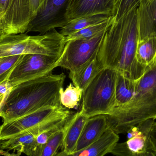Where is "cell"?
<instances>
[{
	"label": "cell",
	"instance_id": "9a60e30c",
	"mask_svg": "<svg viewBox=\"0 0 156 156\" xmlns=\"http://www.w3.org/2000/svg\"><path fill=\"white\" fill-rule=\"evenodd\" d=\"M107 129L108 124L105 115H99L88 118L75 151L83 149L95 143Z\"/></svg>",
	"mask_w": 156,
	"mask_h": 156
},
{
	"label": "cell",
	"instance_id": "f1b7e54d",
	"mask_svg": "<svg viewBox=\"0 0 156 156\" xmlns=\"http://www.w3.org/2000/svg\"><path fill=\"white\" fill-rule=\"evenodd\" d=\"M29 1H30L31 13L34 18L36 15L38 10L43 6L46 0H29Z\"/></svg>",
	"mask_w": 156,
	"mask_h": 156
},
{
	"label": "cell",
	"instance_id": "7a4b0ae2",
	"mask_svg": "<svg viewBox=\"0 0 156 156\" xmlns=\"http://www.w3.org/2000/svg\"><path fill=\"white\" fill-rule=\"evenodd\" d=\"M66 76L47 75L21 83L12 87L1 110L3 124L47 107H62L59 92Z\"/></svg>",
	"mask_w": 156,
	"mask_h": 156
},
{
	"label": "cell",
	"instance_id": "52a82bcc",
	"mask_svg": "<svg viewBox=\"0 0 156 156\" xmlns=\"http://www.w3.org/2000/svg\"><path fill=\"white\" fill-rule=\"evenodd\" d=\"M59 58L39 54H25L12 71L8 83L13 87L29 80L52 74L53 70L58 67Z\"/></svg>",
	"mask_w": 156,
	"mask_h": 156
},
{
	"label": "cell",
	"instance_id": "277c9868",
	"mask_svg": "<svg viewBox=\"0 0 156 156\" xmlns=\"http://www.w3.org/2000/svg\"><path fill=\"white\" fill-rule=\"evenodd\" d=\"M66 43V37L55 29L33 36L26 33L7 35L0 37V58L35 54L59 58Z\"/></svg>",
	"mask_w": 156,
	"mask_h": 156
},
{
	"label": "cell",
	"instance_id": "4316f807",
	"mask_svg": "<svg viewBox=\"0 0 156 156\" xmlns=\"http://www.w3.org/2000/svg\"><path fill=\"white\" fill-rule=\"evenodd\" d=\"M67 121L65 123L48 129L37 136L36 138V147L34 156H38L42 147L45 144L48 139L53 135L55 134L58 131L61 130L66 124Z\"/></svg>",
	"mask_w": 156,
	"mask_h": 156
},
{
	"label": "cell",
	"instance_id": "5bb4252c",
	"mask_svg": "<svg viewBox=\"0 0 156 156\" xmlns=\"http://www.w3.org/2000/svg\"><path fill=\"white\" fill-rule=\"evenodd\" d=\"M119 140L118 134L108 128L100 139L91 145L70 154L61 151L55 156H104L111 153Z\"/></svg>",
	"mask_w": 156,
	"mask_h": 156
},
{
	"label": "cell",
	"instance_id": "3957f363",
	"mask_svg": "<svg viewBox=\"0 0 156 156\" xmlns=\"http://www.w3.org/2000/svg\"><path fill=\"white\" fill-rule=\"evenodd\" d=\"M105 116L108 129L118 135L126 133L145 120L156 119V57L137 80L132 101L125 106L114 108Z\"/></svg>",
	"mask_w": 156,
	"mask_h": 156
},
{
	"label": "cell",
	"instance_id": "83f0119b",
	"mask_svg": "<svg viewBox=\"0 0 156 156\" xmlns=\"http://www.w3.org/2000/svg\"><path fill=\"white\" fill-rule=\"evenodd\" d=\"M8 80L0 84V110L3 105L7 95L12 89Z\"/></svg>",
	"mask_w": 156,
	"mask_h": 156
},
{
	"label": "cell",
	"instance_id": "4fadbf2b",
	"mask_svg": "<svg viewBox=\"0 0 156 156\" xmlns=\"http://www.w3.org/2000/svg\"><path fill=\"white\" fill-rule=\"evenodd\" d=\"M137 16L138 42L156 37V0H141Z\"/></svg>",
	"mask_w": 156,
	"mask_h": 156
},
{
	"label": "cell",
	"instance_id": "8fae6325",
	"mask_svg": "<svg viewBox=\"0 0 156 156\" xmlns=\"http://www.w3.org/2000/svg\"><path fill=\"white\" fill-rule=\"evenodd\" d=\"M61 107H47L30 114L0 126V141L8 140L33 128L48 120L60 110Z\"/></svg>",
	"mask_w": 156,
	"mask_h": 156
},
{
	"label": "cell",
	"instance_id": "f546056e",
	"mask_svg": "<svg viewBox=\"0 0 156 156\" xmlns=\"http://www.w3.org/2000/svg\"><path fill=\"white\" fill-rule=\"evenodd\" d=\"M150 145L152 151L156 155V122H155L152 126L150 134Z\"/></svg>",
	"mask_w": 156,
	"mask_h": 156
},
{
	"label": "cell",
	"instance_id": "7c38bea8",
	"mask_svg": "<svg viewBox=\"0 0 156 156\" xmlns=\"http://www.w3.org/2000/svg\"><path fill=\"white\" fill-rule=\"evenodd\" d=\"M115 0H70L66 14L68 23L72 20L90 16H113Z\"/></svg>",
	"mask_w": 156,
	"mask_h": 156
},
{
	"label": "cell",
	"instance_id": "9c48e42d",
	"mask_svg": "<svg viewBox=\"0 0 156 156\" xmlns=\"http://www.w3.org/2000/svg\"><path fill=\"white\" fill-rule=\"evenodd\" d=\"M70 0H46L32 20L26 34L37 32L44 34L68 23L66 14Z\"/></svg>",
	"mask_w": 156,
	"mask_h": 156
},
{
	"label": "cell",
	"instance_id": "d4e9b609",
	"mask_svg": "<svg viewBox=\"0 0 156 156\" xmlns=\"http://www.w3.org/2000/svg\"><path fill=\"white\" fill-rule=\"evenodd\" d=\"M23 55L12 56L0 58V84L8 78L16 65L20 61Z\"/></svg>",
	"mask_w": 156,
	"mask_h": 156
},
{
	"label": "cell",
	"instance_id": "7402d4cb",
	"mask_svg": "<svg viewBox=\"0 0 156 156\" xmlns=\"http://www.w3.org/2000/svg\"><path fill=\"white\" fill-rule=\"evenodd\" d=\"M113 21V17L112 16L101 23L83 28L66 37V41L74 39L89 40L92 39L103 32H105L111 25Z\"/></svg>",
	"mask_w": 156,
	"mask_h": 156
},
{
	"label": "cell",
	"instance_id": "cb8c5ba5",
	"mask_svg": "<svg viewBox=\"0 0 156 156\" xmlns=\"http://www.w3.org/2000/svg\"><path fill=\"white\" fill-rule=\"evenodd\" d=\"M68 120L67 121L64 127L61 130L58 131L48 139L47 142L42 147L38 156H55L56 155L58 149L61 148V146L63 144V139H64L65 132H66V127L67 123Z\"/></svg>",
	"mask_w": 156,
	"mask_h": 156
},
{
	"label": "cell",
	"instance_id": "8992f818",
	"mask_svg": "<svg viewBox=\"0 0 156 156\" xmlns=\"http://www.w3.org/2000/svg\"><path fill=\"white\" fill-rule=\"evenodd\" d=\"M2 36L24 34L33 17L29 0H0Z\"/></svg>",
	"mask_w": 156,
	"mask_h": 156
},
{
	"label": "cell",
	"instance_id": "603a6c76",
	"mask_svg": "<svg viewBox=\"0 0 156 156\" xmlns=\"http://www.w3.org/2000/svg\"><path fill=\"white\" fill-rule=\"evenodd\" d=\"M83 91L70 83L66 90L59 92V99L62 106L68 109H74L78 106L83 97Z\"/></svg>",
	"mask_w": 156,
	"mask_h": 156
},
{
	"label": "cell",
	"instance_id": "ffe728a7",
	"mask_svg": "<svg viewBox=\"0 0 156 156\" xmlns=\"http://www.w3.org/2000/svg\"><path fill=\"white\" fill-rule=\"evenodd\" d=\"M112 16H113L99 14L77 18L69 22L61 28L59 33L64 36L66 37L83 28L104 22Z\"/></svg>",
	"mask_w": 156,
	"mask_h": 156
},
{
	"label": "cell",
	"instance_id": "44dd1931",
	"mask_svg": "<svg viewBox=\"0 0 156 156\" xmlns=\"http://www.w3.org/2000/svg\"><path fill=\"white\" fill-rule=\"evenodd\" d=\"M156 57V37L138 42L136 58L139 64L145 67L149 66Z\"/></svg>",
	"mask_w": 156,
	"mask_h": 156
},
{
	"label": "cell",
	"instance_id": "ac0fdd59",
	"mask_svg": "<svg viewBox=\"0 0 156 156\" xmlns=\"http://www.w3.org/2000/svg\"><path fill=\"white\" fill-rule=\"evenodd\" d=\"M37 137V135L33 129H29L8 140L0 141V150H13L14 152L24 153L27 156H34Z\"/></svg>",
	"mask_w": 156,
	"mask_h": 156
},
{
	"label": "cell",
	"instance_id": "e0dca14e",
	"mask_svg": "<svg viewBox=\"0 0 156 156\" xmlns=\"http://www.w3.org/2000/svg\"><path fill=\"white\" fill-rule=\"evenodd\" d=\"M97 55L81 66L70 71L69 77L73 85L84 91L98 74L103 69Z\"/></svg>",
	"mask_w": 156,
	"mask_h": 156
},
{
	"label": "cell",
	"instance_id": "ba28073f",
	"mask_svg": "<svg viewBox=\"0 0 156 156\" xmlns=\"http://www.w3.org/2000/svg\"><path fill=\"white\" fill-rule=\"evenodd\" d=\"M106 31L89 40L67 41L58 59V67L71 71L88 62L98 54Z\"/></svg>",
	"mask_w": 156,
	"mask_h": 156
},
{
	"label": "cell",
	"instance_id": "d6986e66",
	"mask_svg": "<svg viewBox=\"0 0 156 156\" xmlns=\"http://www.w3.org/2000/svg\"><path fill=\"white\" fill-rule=\"evenodd\" d=\"M137 80L126 77L117 73L115 83V108L125 106L132 101L135 94Z\"/></svg>",
	"mask_w": 156,
	"mask_h": 156
},
{
	"label": "cell",
	"instance_id": "5b68a950",
	"mask_svg": "<svg viewBox=\"0 0 156 156\" xmlns=\"http://www.w3.org/2000/svg\"><path fill=\"white\" fill-rule=\"evenodd\" d=\"M117 74L103 69L83 91L80 110L86 116L108 115L115 108Z\"/></svg>",
	"mask_w": 156,
	"mask_h": 156
},
{
	"label": "cell",
	"instance_id": "d6a6232c",
	"mask_svg": "<svg viewBox=\"0 0 156 156\" xmlns=\"http://www.w3.org/2000/svg\"><path fill=\"white\" fill-rule=\"evenodd\" d=\"M0 18H1V17H0ZM0 37H3L2 36V34H1V31H0Z\"/></svg>",
	"mask_w": 156,
	"mask_h": 156
},
{
	"label": "cell",
	"instance_id": "1f68e13d",
	"mask_svg": "<svg viewBox=\"0 0 156 156\" xmlns=\"http://www.w3.org/2000/svg\"><path fill=\"white\" fill-rule=\"evenodd\" d=\"M146 156H156V155L154 153L152 149H150L149 150L148 152H147V154Z\"/></svg>",
	"mask_w": 156,
	"mask_h": 156
},
{
	"label": "cell",
	"instance_id": "2e32d148",
	"mask_svg": "<svg viewBox=\"0 0 156 156\" xmlns=\"http://www.w3.org/2000/svg\"><path fill=\"white\" fill-rule=\"evenodd\" d=\"M89 118L81 110L70 116L60 148L61 151L68 154L75 152L78 140Z\"/></svg>",
	"mask_w": 156,
	"mask_h": 156
},
{
	"label": "cell",
	"instance_id": "30bf717a",
	"mask_svg": "<svg viewBox=\"0 0 156 156\" xmlns=\"http://www.w3.org/2000/svg\"><path fill=\"white\" fill-rule=\"evenodd\" d=\"M155 119L150 118L133 126L126 133L127 141L118 142L110 154L115 156H146L151 149L150 134Z\"/></svg>",
	"mask_w": 156,
	"mask_h": 156
},
{
	"label": "cell",
	"instance_id": "6da1fadb",
	"mask_svg": "<svg viewBox=\"0 0 156 156\" xmlns=\"http://www.w3.org/2000/svg\"><path fill=\"white\" fill-rule=\"evenodd\" d=\"M137 6L117 21H113L105 32L97 55L103 68L110 69L126 77L136 80L147 67L136 58L139 41Z\"/></svg>",
	"mask_w": 156,
	"mask_h": 156
},
{
	"label": "cell",
	"instance_id": "4dcf8cb0",
	"mask_svg": "<svg viewBox=\"0 0 156 156\" xmlns=\"http://www.w3.org/2000/svg\"><path fill=\"white\" fill-rule=\"evenodd\" d=\"M22 153H19L17 152V154H15L14 153H13L12 154H9L8 151H5L4 150H0V156H20Z\"/></svg>",
	"mask_w": 156,
	"mask_h": 156
},
{
	"label": "cell",
	"instance_id": "484cf974",
	"mask_svg": "<svg viewBox=\"0 0 156 156\" xmlns=\"http://www.w3.org/2000/svg\"><path fill=\"white\" fill-rule=\"evenodd\" d=\"M141 0H115L114 12V21H117L138 6Z\"/></svg>",
	"mask_w": 156,
	"mask_h": 156
}]
</instances>
